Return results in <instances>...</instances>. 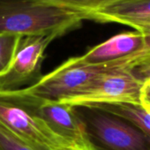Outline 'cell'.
<instances>
[{
    "instance_id": "obj_10",
    "label": "cell",
    "mask_w": 150,
    "mask_h": 150,
    "mask_svg": "<svg viewBox=\"0 0 150 150\" xmlns=\"http://www.w3.org/2000/svg\"><path fill=\"white\" fill-rule=\"evenodd\" d=\"M96 105L105 110L119 115L140 128L150 137V114L145 111L139 104L133 103H109V104H88Z\"/></svg>"
},
{
    "instance_id": "obj_15",
    "label": "cell",
    "mask_w": 150,
    "mask_h": 150,
    "mask_svg": "<svg viewBox=\"0 0 150 150\" xmlns=\"http://www.w3.org/2000/svg\"><path fill=\"white\" fill-rule=\"evenodd\" d=\"M139 105L150 114V78L144 81L141 84L139 92Z\"/></svg>"
},
{
    "instance_id": "obj_3",
    "label": "cell",
    "mask_w": 150,
    "mask_h": 150,
    "mask_svg": "<svg viewBox=\"0 0 150 150\" xmlns=\"http://www.w3.org/2000/svg\"><path fill=\"white\" fill-rule=\"evenodd\" d=\"M132 64L129 62H121L88 65L79 62L77 57H72L50 73L42 76L33 85L22 89L31 96L46 101L60 102L79 95L104 72L116 67Z\"/></svg>"
},
{
    "instance_id": "obj_13",
    "label": "cell",
    "mask_w": 150,
    "mask_h": 150,
    "mask_svg": "<svg viewBox=\"0 0 150 150\" xmlns=\"http://www.w3.org/2000/svg\"><path fill=\"white\" fill-rule=\"evenodd\" d=\"M0 150H33L0 125Z\"/></svg>"
},
{
    "instance_id": "obj_6",
    "label": "cell",
    "mask_w": 150,
    "mask_h": 150,
    "mask_svg": "<svg viewBox=\"0 0 150 150\" xmlns=\"http://www.w3.org/2000/svg\"><path fill=\"white\" fill-rule=\"evenodd\" d=\"M0 125L33 150L78 148L57 135L40 118L0 98Z\"/></svg>"
},
{
    "instance_id": "obj_12",
    "label": "cell",
    "mask_w": 150,
    "mask_h": 150,
    "mask_svg": "<svg viewBox=\"0 0 150 150\" xmlns=\"http://www.w3.org/2000/svg\"><path fill=\"white\" fill-rule=\"evenodd\" d=\"M22 37L13 34L0 33V75L10 66Z\"/></svg>"
},
{
    "instance_id": "obj_9",
    "label": "cell",
    "mask_w": 150,
    "mask_h": 150,
    "mask_svg": "<svg viewBox=\"0 0 150 150\" xmlns=\"http://www.w3.org/2000/svg\"><path fill=\"white\" fill-rule=\"evenodd\" d=\"M101 23H118L139 32L150 30V0H119L91 15Z\"/></svg>"
},
{
    "instance_id": "obj_1",
    "label": "cell",
    "mask_w": 150,
    "mask_h": 150,
    "mask_svg": "<svg viewBox=\"0 0 150 150\" xmlns=\"http://www.w3.org/2000/svg\"><path fill=\"white\" fill-rule=\"evenodd\" d=\"M88 20L86 13L35 0H0V33L59 37Z\"/></svg>"
},
{
    "instance_id": "obj_8",
    "label": "cell",
    "mask_w": 150,
    "mask_h": 150,
    "mask_svg": "<svg viewBox=\"0 0 150 150\" xmlns=\"http://www.w3.org/2000/svg\"><path fill=\"white\" fill-rule=\"evenodd\" d=\"M149 55L145 35L135 30L116 35L92 47L77 59L88 65L121 62L135 64Z\"/></svg>"
},
{
    "instance_id": "obj_5",
    "label": "cell",
    "mask_w": 150,
    "mask_h": 150,
    "mask_svg": "<svg viewBox=\"0 0 150 150\" xmlns=\"http://www.w3.org/2000/svg\"><path fill=\"white\" fill-rule=\"evenodd\" d=\"M130 67L132 65L111 69L102 74L79 95L57 103L70 106L109 103L139 104L142 83L131 73Z\"/></svg>"
},
{
    "instance_id": "obj_14",
    "label": "cell",
    "mask_w": 150,
    "mask_h": 150,
    "mask_svg": "<svg viewBox=\"0 0 150 150\" xmlns=\"http://www.w3.org/2000/svg\"><path fill=\"white\" fill-rule=\"evenodd\" d=\"M130 71L141 83L150 78V55L135 63L130 67Z\"/></svg>"
},
{
    "instance_id": "obj_2",
    "label": "cell",
    "mask_w": 150,
    "mask_h": 150,
    "mask_svg": "<svg viewBox=\"0 0 150 150\" xmlns=\"http://www.w3.org/2000/svg\"><path fill=\"white\" fill-rule=\"evenodd\" d=\"M71 109L81 124L88 150H150V137L128 119L96 105Z\"/></svg>"
},
{
    "instance_id": "obj_4",
    "label": "cell",
    "mask_w": 150,
    "mask_h": 150,
    "mask_svg": "<svg viewBox=\"0 0 150 150\" xmlns=\"http://www.w3.org/2000/svg\"><path fill=\"white\" fill-rule=\"evenodd\" d=\"M0 98L7 100L43 121L51 131L81 150H88L81 124L71 106L46 101L23 91H0Z\"/></svg>"
},
{
    "instance_id": "obj_11",
    "label": "cell",
    "mask_w": 150,
    "mask_h": 150,
    "mask_svg": "<svg viewBox=\"0 0 150 150\" xmlns=\"http://www.w3.org/2000/svg\"><path fill=\"white\" fill-rule=\"evenodd\" d=\"M57 7L88 14V20L96 11L119 0H35Z\"/></svg>"
},
{
    "instance_id": "obj_16",
    "label": "cell",
    "mask_w": 150,
    "mask_h": 150,
    "mask_svg": "<svg viewBox=\"0 0 150 150\" xmlns=\"http://www.w3.org/2000/svg\"><path fill=\"white\" fill-rule=\"evenodd\" d=\"M64 150H81L80 148H75V147H72V148H67V149H64Z\"/></svg>"
},
{
    "instance_id": "obj_7",
    "label": "cell",
    "mask_w": 150,
    "mask_h": 150,
    "mask_svg": "<svg viewBox=\"0 0 150 150\" xmlns=\"http://www.w3.org/2000/svg\"><path fill=\"white\" fill-rule=\"evenodd\" d=\"M56 38L55 35L23 36L10 66L0 75V91L18 90L38 81L42 78L45 50Z\"/></svg>"
}]
</instances>
